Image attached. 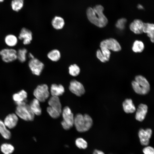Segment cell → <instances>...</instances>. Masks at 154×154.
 <instances>
[{"label":"cell","mask_w":154,"mask_h":154,"mask_svg":"<svg viewBox=\"0 0 154 154\" xmlns=\"http://www.w3.org/2000/svg\"><path fill=\"white\" fill-rule=\"evenodd\" d=\"M104 9L103 7L100 5H96L93 8H88L86 11V15L89 21L99 27L106 26L108 21L103 13Z\"/></svg>","instance_id":"cell-1"},{"label":"cell","mask_w":154,"mask_h":154,"mask_svg":"<svg viewBox=\"0 0 154 154\" xmlns=\"http://www.w3.org/2000/svg\"><path fill=\"white\" fill-rule=\"evenodd\" d=\"M93 124L92 118L88 115L77 114L74 117V124L77 130L83 132L88 130Z\"/></svg>","instance_id":"cell-2"},{"label":"cell","mask_w":154,"mask_h":154,"mask_svg":"<svg viewBox=\"0 0 154 154\" xmlns=\"http://www.w3.org/2000/svg\"><path fill=\"white\" fill-rule=\"evenodd\" d=\"M131 84L135 92L139 94H146L150 90L149 82L145 78L141 75L136 76L135 80L132 82Z\"/></svg>","instance_id":"cell-3"},{"label":"cell","mask_w":154,"mask_h":154,"mask_svg":"<svg viewBox=\"0 0 154 154\" xmlns=\"http://www.w3.org/2000/svg\"><path fill=\"white\" fill-rule=\"evenodd\" d=\"M15 113L17 116L26 121H33L35 117V115L31 110L29 105L26 103L17 106Z\"/></svg>","instance_id":"cell-4"},{"label":"cell","mask_w":154,"mask_h":154,"mask_svg":"<svg viewBox=\"0 0 154 154\" xmlns=\"http://www.w3.org/2000/svg\"><path fill=\"white\" fill-rule=\"evenodd\" d=\"M62 112L63 120L61 122V125L64 129L69 130L73 127L74 124L73 114L68 106L65 107Z\"/></svg>","instance_id":"cell-5"},{"label":"cell","mask_w":154,"mask_h":154,"mask_svg":"<svg viewBox=\"0 0 154 154\" xmlns=\"http://www.w3.org/2000/svg\"><path fill=\"white\" fill-rule=\"evenodd\" d=\"M33 94L35 98L39 102H44L50 95L48 86L46 84L38 86L34 91Z\"/></svg>","instance_id":"cell-6"},{"label":"cell","mask_w":154,"mask_h":154,"mask_svg":"<svg viewBox=\"0 0 154 154\" xmlns=\"http://www.w3.org/2000/svg\"><path fill=\"white\" fill-rule=\"evenodd\" d=\"M2 60L6 63L13 62L17 59V51L12 48H5L0 51Z\"/></svg>","instance_id":"cell-7"},{"label":"cell","mask_w":154,"mask_h":154,"mask_svg":"<svg viewBox=\"0 0 154 154\" xmlns=\"http://www.w3.org/2000/svg\"><path fill=\"white\" fill-rule=\"evenodd\" d=\"M100 48H104L109 50L118 52L121 49V46L115 39L110 38L102 41L100 43Z\"/></svg>","instance_id":"cell-8"},{"label":"cell","mask_w":154,"mask_h":154,"mask_svg":"<svg viewBox=\"0 0 154 154\" xmlns=\"http://www.w3.org/2000/svg\"><path fill=\"white\" fill-rule=\"evenodd\" d=\"M28 66L32 74L37 76L40 74L44 67V64L35 58L30 60Z\"/></svg>","instance_id":"cell-9"},{"label":"cell","mask_w":154,"mask_h":154,"mask_svg":"<svg viewBox=\"0 0 154 154\" xmlns=\"http://www.w3.org/2000/svg\"><path fill=\"white\" fill-rule=\"evenodd\" d=\"M69 88L72 93L78 96H81L85 92L83 85L75 80H72L70 81Z\"/></svg>","instance_id":"cell-10"},{"label":"cell","mask_w":154,"mask_h":154,"mask_svg":"<svg viewBox=\"0 0 154 154\" xmlns=\"http://www.w3.org/2000/svg\"><path fill=\"white\" fill-rule=\"evenodd\" d=\"M18 38L20 40H23V44H29L31 43L33 39L32 33L28 29L23 27L20 31Z\"/></svg>","instance_id":"cell-11"},{"label":"cell","mask_w":154,"mask_h":154,"mask_svg":"<svg viewBox=\"0 0 154 154\" xmlns=\"http://www.w3.org/2000/svg\"><path fill=\"white\" fill-rule=\"evenodd\" d=\"M152 134V131L149 128L145 130L140 129L138 132V136L141 144L144 146L148 145Z\"/></svg>","instance_id":"cell-12"},{"label":"cell","mask_w":154,"mask_h":154,"mask_svg":"<svg viewBox=\"0 0 154 154\" xmlns=\"http://www.w3.org/2000/svg\"><path fill=\"white\" fill-rule=\"evenodd\" d=\"M144 23L140 19H135L130 24L129 26L130 29L135 34H141L143 33Z\"/></svg>","instance_id":"cell-13"},{"label":"cell","mask_w":154,"mask_h":154,"mask_svg":"<svg viewBox=\"0 0 154 154\" xmlns=\"http://www.w3.org/2000/svg\"><path fill=\"white\" fill-rule=\"evenodd\" d=\"M18 120V118L16 114L12 113L9 114L5 117L3 122L6 127L11 129L15 127Z\"/></svg>","instance_id":"cell-14"},{"label":"cell","mask_w":154,"mask_h":154,"mask_svg":"<svg viewBox=\"0 0 154 154\" xmlns=\"http://www.w3.org/2000/svg\"><path fill=\"white\" fill-rule=\"evenodd\" d=\"M27 96V92L24 90H22L14 94L13 96V98L17 106H19L26 103Z\"/></svg>","instance_id":"cell-15"},{"label":"cell","mask_w":154,"mask_h":154,"mask_svg":"<svg viewBox=\"0 0 154 154\" xmlns=\"http://www.w3.org/2000/svg\"><path fill=\"white\" fill-rule=\"evenodd\" d=\"M147 110L148 107L146 105L143 104H140L136 112V119L140 121H143L145 117Z\"/></svg>","instance_id":"cell-16"},{"label":"cell","mask_w":154,"mask_h":154,"mask_svg":"<svg viewBox=\"0 0 154 154\" xmlns=\"http://www.w3.org/2000/svg\"><path fill=\"white\" fill-rule=\"evenodd\" d=\"M48 104L49 106L56 110L60 113H62V106L58 97L52 96L49 99Z\"/></svg>","instance_id":"cell-17"},{"label":"cell","mask_w":154,"mask_h":154,"mask_svg":"<svg viewBox=\"0 0 154 154\" xmlns=\"http://www.w3.org/2000/svg\"><path fill=\"white\" fill-rule=\"evenodd\" d=\"M65 91L64 88L61 84H52L50 88V93L52 96L58 97L63 95Z\"/></svg>","instance_id":"cell-18"},{"label":"cell","mask_w":154,"mask_h":154,"mask_svg":"<svg viewBox=\"0 0 154 154\" xmlns=\"http://www.w3.org/2000/svg\"><path fill=\"white\" fill-rule=\"evenodd\" d=\"M143 32L147 33V36L150 38L151 42H153L154 26L153 24L144 23Z\"/></svg>","instance_id":"cell-19"},{"label":"cell","mask_w":154,"mask_h":154,"mask_svg":"<svg viewBox=\"0 0 154 154\" xmlns=\"http://www.w3.org/2000/svg\"><path fill=\"white\" fill-rule=\"evenodd\" d=\"M122 105L124 111L127 113H132L135 111V108L131 99H126Z\"/></svg>","instance_id":"cell-20"},{"label":"cell","mask_w":154,"mask_h":154,"mask_svg":"<svg viewBox=\"0 0 154 154\" xmlns=\"http://www.w3.org/2000/svg\"><path fill=\"white\" fill-rule=\"evenodd\" d=\"M30 107L35 115H40L42 110L40 107L39 101L36 98L34 99L29 105Z\"/></svg>","instance_id":"cell-21"},{"label":"cell","mask_w":154,"mask_h":154,"mask_svg":"<svg viewBox=\"0 0 154 154\" xmlns=\"http://www.w3.org/2000/svg\"><path fill=\"white\" fill-rule=\"evenodd\" d=\"M51 24L54 29L56 30H60L63 28L65 25V22L62 18L56 16L52 19Z\"/></svg>","instance_id":"cell-22"},{"label":"cell","mask_w":154,"mask_h":154,"mask_svg":"<svg viewBox=\"0 0 154 154\" xmlns=\"http://www.w3.org/2000/svg\"><path fill=\"white\" fill-rule=\"evenodd\" d=\"M4 41L7 46L10 47H13L17 45L18 40L16 36L13 34H9L5 37Z\"/></svg>","instance_id":"cell-23"},{"label":"cell","mask_w":154,"mask_h":154,"mask_svg":"<svg viewBox=\"0 0 154 154\" xmlns=\"http://www.w3.org/2000/svg\"><path fill=\"white\" fill-rule=\"evenodd\" d=\"M0 133L5 139H9L11 137V133L7 129L4 122L0 120Z\"/></svg>","instance_id":"cell-24"},{"label":"cell","mask_w":154,"mask_h":154,"mask_svg":"<svg viewBox=\"0 0 154 154\" xmlns=\"http://www.w3.org/2000/svg\"><path fill=\"white\" fill-rule=\"evenodd\" d=\"M47 57L51 60L54 62H56L60 59L61 54L58 50L56 49H53L48 53Z\"/></svg>","instance_id":"cell-25"},{"label":"cell","mask_w":154,"mask_h":154,"mask_svg":"<svg viewBox=\"0 0 154 154\" xmlns=\"http://www.w3.org/2000/svg\"><path fill=\"white\" fill-rule=\"evenodd\" d=\"M28 51L25 48L19 49L17 51V59L21 62H25L27 60Z\"/></svg>","instance_id":"cell-26"},{"label":"cell","mask_w":154,"mask_h":154,"mask_svg":"<svg viewBox=\"0 0 154 154\" xmlns=\"http://www.w3.org/2000/svg\"><path fill=\"white\" fill-rule=\"evenodd\" d=\"M24 0H12L11 3L12 9L16 12H18L23 7Z\"/></svg>","instance_id":"cell-27"},{"label":"cell","mask_w":154,"mask_h":154,"mask_svg":"<svg viewBox=\"0 0 154 154\" xmlns=\"http://www.w3.org/2000/svg\"><path fill=\"white\" fill-rule=\"evenodd\" d=\"M144 48V45L143 42L140 40H135L132 47L133 51L136 53L141 52L143 51Z\"/></svg>","instance_id":"cell-28"},{"label":"cell","mask_w":154,"mask_h":154,"mask_svg":"<svg viewBox=\"0 0 154 154\" xmlns=\"http://www.w3.org/2000/svg\"><path fill=\"white\" fill-rule=\"evenodd\" d=\"M1 149L4 154H11L13 152L14 148L11 144L4 143L1 145Z\"/></svg>","instance_id":"cell-29"},{"label":"cell","mask_w":154,"mask_h":154,"mask_svg":"<svg viewBox=\"0 0 154 154\" xmlns=\"http://www.w3.org/2000/svg\"><path fill=\"white\" fill-rule=\"evenodd\" d=\"M68 69L69 74L73 76H77L80 72L79 67L76 64L70 65Z\"/></svg>","instance_id":"cell-30"},{"label":"cell","mask_w":154,"mask_h":154,"mask_svg":"<svg viewBox=\"0 0 154 154\" xmlns=\"http://www.w3.org/2000/svg\"><path fill=\"white\" fill-rule=\"evenodd\" d=\"M75 143L76 146L80 149H85L88 146V143L86 141L81 137L76 139L75 141Z\"/></svg>","instance_id":"cell-31"},{"label":"cell","mask_w":154,"mask_h":154,"mask_svg":"<svg viewBox=\"0 0 154 154\" xmlns=\"http://www.w3.org/2000/svg\"><path fill=\"white\" fill-rule=\"evenodd\" d=\"M47 111L49 115L52 117L54 119H56L58 118L60 115V113L50 106H49L47 108Z\"/></svg>","instance_id":"cell-32"},{"label":"cell","mask_w":154,"mask_h":154,"mask_svg":"<svg viewBox=\"0 0 154 154\" xmlns=\"http://www.w3.org/2000/svg\"><path fill=\"white\" fill-rule=\"evenodd\" d=\"M127 20L125 18H121L119 19L116 24V28L120 30H123L125 27Z\"/></svg>","instance_id":"cell-33"},{"label":"cell","mask_w":154,"mask_h":154,"mask_svg":"<svg viewBox=\"0 0 154 154\" xmlns=\"http://www.w3.org/2000/svg\"><path fill=\"white\" fill-rule=\"evenodd\" d=\"M101 51L106 61L109 60L111 55L110 50L104 48H101Z\"/></svg>","instance_id":"cell-34"},{"label":"cell","mask_w":154,"mask_h":154,"mask_svg":"<svg viewBox=\"0 0 154 154\" xmlns=\"http://www.w3.org/2000/svg\"><path fill=\"white\" fill-rule=\"evenodd\" d=\"M144 154H154V149L153 148L150 146L145 147L143 150Z\"/></svg>","instance_id":"cell-35"},{"label":"cell","mask_w":154,"mask_h":154,"mask_svg":"<svg viewBox=\"0 0 154 154\" xmlns=\"http://www.w3.org/2000/svg\"><path fill=\"white\" fill-rule=\"evenodd\" d=\"M96 55L97 58L101 62H105L106 61L103 55H102L101 50L100 49H98L96 51Z\"/></svg>","instance_id":"cell-36"},{"label":"cell","mask_w":154,"mask_h":154,"mask_svg":"<svg viewBox=\"0 0 154 154\" xmlns=\"http://www.w3.org/2000/svg\"><path fill=\"white\" fill-rule=\"evenodd\" d=\"M93 154H105V153L100 150H95L93 152Z\"/></svg>","instance_id":"cell-37"},{"label":"cell","mask_w":154,"mask_h":154,"mask_svg":"<svg viewBox=\"0 0 154 154\" xmlns=\"http://www.w3.org/2000/svg\"><path fill=\"white\" fill-rule=\"evenodd\" d=\"M28 56L30 59H33L35 58L34 55L31 53L30 52L28 53Z\"/></svg>","instance_id":"cell-38"},{"label":"cell","mask_w":154,"mask_h":154,"mask_svg":"<svg viewBox=\"0 0 154 154\" xmlns=\"http://www.w3.org/2000/svg\"><path fill=\"white\" fill-rule=\"evenodd\" d=\"M137 8L140 9H143V7L141 4H138L137 6Z\"/></svg>","instance_id":"cell-39"},{"label":"cell","mask_w":154,"mask_h":154,"mask_svg":"<svg viewBox=\"0 0 154 154\" xmlns=\"http://www.w3.org/2000/svg\"><path fill=\"white\" fill-rule=\"evenodd\" d=\"M4 0H0V3L4 1Z\"/></svg>","instance_id":"cell-40"}]
</instances>
